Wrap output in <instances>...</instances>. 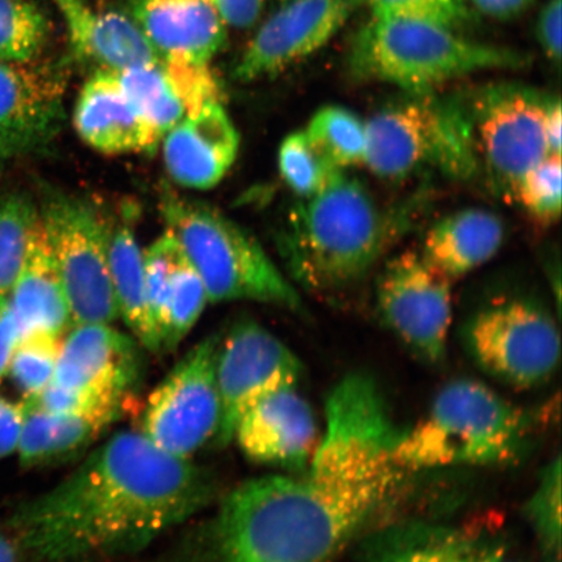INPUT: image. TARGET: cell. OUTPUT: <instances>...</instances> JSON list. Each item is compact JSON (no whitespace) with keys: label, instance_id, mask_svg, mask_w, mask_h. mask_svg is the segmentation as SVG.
<instances>
[{"label":"cell","instance_id":"obj_1","mask_svg":"<svg viewBox=\"0 0 562 562\" xmlns=\"http://www.w3.org/2000/svg\"><path fill=\"white\" fill-rule=\"evenodd\" d=\"M215 481L143 434L122 431L5 524L20 559L87 562L144 550L206 508Z\"/></svg>","mask_w":562,"mask_h":562},{"label":"cell","instance_id":"obj_2","mask_svg":"<svg viewBox=\"0 0 562 562\" xmlns=\"http://www.w3.org/2000/svg\"><path fill=\"white\" fill-rule=\"evenodd\" d=\"M403 477L353 481L307 470L246 481L223 497L200 562H334L385 508Z\"/></svg>","mask_w":562,"mask_h":562},{"label":"cell","instance_id":"obj_3","mask_svg":"<svg viewBox=\"0 0 562 562\" xmlns=\"http://www.w3.org/2000/svg\"><path fill=\"white\" fill-rule=\"evenodd\" d=\"M397 226L360 179L337 171L294 207L281 246L299 283L314 292H339L368 277Z\"/></svg>","mask_w":562,"mask_h":562},{"label":"cell","instance_id":"obj_4","mask_svg":"<svg viewBox=\"0 0 562 562\" xmlns=\"http://www.w3.org/2000/svg\"><path fill=\"white\" fill-rule=\"evenodd\" d=\"M532 419L488 385L456 379L439 391L427 416L403 431L395 461L405 472L505 465L525 452Z\"/></svg>","mask_w":562,"mask_h":562},{"label":"cell","instance_id":"obj_5","mask_svg":"<svg viewBox=\"0 0 562 562\" xmlns=\"http://www.w3.org/2000/svg\"><path fill=\"white\" fill-rule=\"evenodd\" d=\"M160 211L205 285L209 301H256L304 313L296 288L262 245L221 211L168 191Z\"/></svg>","mask_w":562,"mask_h":562},{"label":"cell","instance_id":"obj_6","mask_svg":"<svg viewBox=\"0 0 562 562\" xmlns=\"http://www.w3.org/2000/svg\"><path fill=\"white\" fill-rule=\"evenodd\" d=\"M349 63L351 74L362 80L428 94L481 70L522 67L527 59L509 48L468 41L445 26L372 18L358 33Z\"/></svg>","mask_w":562,"mask_h":562},{"label":"cell","instance_id":"obj_7","mask_svg":"<svg viewBox=\"0 0 562 562\" xmlns=\"http://www.w3.org/2000/svg\"><path fill=\"white\" fill-rule=\"evenodd\" d=\"M364 166L378 178L405 180L424 171L467 181L480 175L468 102L412 94L367 121Z\"/></svg>","mask_w":562,"mask_h":562},{"label":"cell","instance_id":"obj_8","mask_svg":"<svg viewBox=\"0 0 562 562\" xmlns=\"http://www.w3.org/2000/svg\"><path fill=\"white\" fill-rule=\"evenodd\" d=\"M38 210L65 288L70 327L111 325L119 308L110 276L109 217L82 196L56 192Z\"/></svg>","mask_w":562,"mask_h":562},{"label":"cell","instance_id":"obj_9","mask_svg":"<svg viewBox=\"0 0 562 562\" xmlns=\"http://www.w3.org/2000/svg\"><path fill=\"white\" fill-rule=\"evenodd\" d=\"M403 431L374 379L346 375L327 397L326 431L308 472L357 481L396 473L403 470L395 461Z\"/></svg>","mask_w":562,"mask_h":562},{"label":"cell","instance_id":"obj_10","mask_svg":"<svg viewBox=\"0 0 562 562\" xmlns=\"http://www.w3.org/2000/svg\"><path fill=\"white\" fill-rule=\"evenodd\" d=\"M462 339L477 367L518 390L546 383L559 368L558 323L529 299L502 300L481 308L463 326Z\"/></svg>","mask_w":562,"mask_h":562},{"label":"cell","instance_id":"obj_11","mask_svg":"<svg viewBox=\"0 0 562 562\" xmlns=\"http://www.w3.org/2000/svg\"><path fill=\"white\" fill-rule=\"evenodd\" d=\"M553 98L521 86L483 89L468 102L480 172L515 202L522 176L548 156L546 121Z\"/></svg>","mask_w":562,"mask_h":562},{"label":"cell","instance_id":"obj_12","mask_svg":"<svg viewBox=\"0 0 562 562\" xmlns=\"http://www.w3.org/2000/svg\"><path fill=\"white\" fill-rule=\"evenodd\" d=\"M220 341L221 336L213 335L196 344L147 398L139 432L161 451L182 460H191L220 431Z\"/></svg>","mask_w":562,"mask_h":562},{"label":"cell","instance_id":"obj_13","mask_svg":"<svg viewBox=\"0 0 562 562\" xmlns=\"http://www.w3.org/2000/svg\"><path fill=\"white\" fill-rule=\"evenodd\" d=\"M452 284L420 250L393 257L376 281V308L385 326L427 363L438 364L447 356Z\"/></svg>","mask_w":562,"mask_h":562},{"label":"cell","instance_id":"obj_14","mask_svg":"<svg viewBox=\"0 0 562 562\" xmlns=\"http://www.w3.org/2000/svg\"><path fill=\"white\" fill-rule=\"evenodd\" d=\"M301 375L300 358L269 329L252 321L232 327L216 356L222 419L215 445H229L250 407L273 392L296 386Z\"/></svg>","mask_w":562,"mask_h":562},{"label":"cell","instance_id":"obj_15","mask_svg":"<svg viewBox=\"0 0 562 562\" xmlns=\"http://www.w3.org/2000/svg\"><path fill=\"white\" fill-rule=\"evenodd\" d=\"M68 76L58 61H0V165L37 149L55 135Z\"/></svg>","mask_w":562,"mask_h":562},{"label":"cell","instance_id":"obj_16","mask_svg":"<svg viewBox=\"0 0 562 562\" xmlns=\"http://www.w3.org/2000/svg\"><path fill=\"white\" fill-rule=\"evenodd\" d=\"M358 0H284L250 41L235 70L238 80L283 74L305 60L347 24Z\"/></svg>","mask_w":562,"mask_h":562},{"label":"cell","instance_id":"obj_17","mask_svg":"<svg viewBox=\"0 0 562 562\" xmlns=\"http://www.w3.org/2000/svg\"><path fill=\"white\" fill-rule=\"evenodd\" d=\"M139 344L111 325L72 327L60 342L54 384L126 405L143 375Z\"/></svg>","mask_w":562,"mask_h":562},{"label":"cell","instance_id":"obj_18","mask_svg":"<svg viewBox=\"0 0 562 562\" xmlns=\"http://www.w3.org/2000/svg\"><path fill=\"white\" fill-rule=\"evenodd\" d=\"M234 440L252 462L301 472L318 446V424L297 385L288 386L250 407L238 420Z\"/></svg>","mask_w":562,"mask_h":562},{"label":"cell","instance_id":"obj_19","mask_svg":"<svg viewBox=\"0 0 562 562\" xmlns=\"http://www.w3.org/2000/svg\"><path fill=\"white\" fill-rule=\"evenodd\" d=\"M164 160L176 184L209 191L226 178L240 149V136L222 103L207 105L165 133Z\"/></svg>","mask_w":562,"mask_h":562},{"label":"cell","instance_id":"obj_20","mask_svg":"<svg viewBox=\"0 0 562 562\" xmlns=\"http://www.w3.org/2000/svg\"><path fill=\"white\" fill-rule=\"evenodd\" d=\"M74 125L83 143L109 156L151 153L164 138L138 114L110 70H97L81 89Z\"/></svg>","mask_w":562,"mask_h":562},{"label":"cell","instance_id":"obj_21","mask_svg":"<svg viewBox=\"0 0 562 562\" xmlns=\"http://www.w3.org/2000/svg\"><path fill=\"white\" fill-rule=\"evenodd\" d=\"M65 20L72 52L97 70H121L161 58L135 20L116 12L95 11L86 0H53Z\"/></svg>","mask_w":562,"mask_h":562},{"label":"cell","instance_id":"obj_22","mask_svg":"<svg viewBox=\"0 0 562 562\" xmlns=\"http://www.w3.org/2000/svg\"><path fill=\"white\" fill-rule=\"evenodd\" d=\"M132 19L160 58L209 63L227 38V25L206 0H136Z\"/></svg>","mask_w":562,"mask_h":562},{"label":"cell","instance_id":"obj_23","mask_svg":"<svg viewBox=\"0 0 562 562\" xmlns=\"http://www.w3.org/2000/svg\"><path fill=\"white\" fill-rule=\"evenodd\" d=\"M7 299L21 336L35 331L61 336L70 327L65 288L41 220L32 229L23 265Z\"/></svg>","mask_w":562,"mask_h":562},{"label":"cell","instance_id":"obj_24","mask_svg":"<svg viewBox=\"0 0 562 562\" xmlns=\"http://www.w3.org/2000/svg\"><path fill=\"white\" fill-rule=\"evenodd\" d=\"M504 237V223L496 214L484 209H463L434 224L420 252L454 281L494 258Z\"/></svg>","mask_w":562,"mask_h":562},{"label":"cell","instance_id":"obj_25","mask_svg":"<svg viewBox=\"0 0 562 562\" xmlns=\"http://www.w3.org/2000/svg\"><path fill=\"white\" fill-rule=\"evenodd\" d=\"M484 543L461 527L407 522L371 536L362 547V562H476Z\"/></svg>","mask_w":562,"mask_h":562},{"label":"cell","instance_id":"obj_26","mask_svg":"<svg viewBox=\"0 0 562 562\" xmlns=\"http://www.w3.org/2000/svg\"><path fill=\"white\" fill-rule=\"evenodd\" d=\"M21 407L23 426L16 453L25 468L54 465L75 459L112 424L108 419L52 413L34 398L24 400Z\"/></svg>","mask_w":562,"mask_h":562},{"label":"cell","instance_id":"obj_27","mask_svg":"<svg viewBox=\"0 0 562 562\" xmlns=\"http://www.w3.org/2000/svg\"><path fill=\"white\" fill-rule=\"evenodd\" d=\"M109 263L119 316H122L140 346L159 351L146 304L144 251L126 214L121 222L110 220Z\"/></svg>","mask_w":562,"mask_h":562},{"label":"cell","instance_id":"obj_28","mask_svg":"<svg viewBox=\"0 0 562 562\" xmlns=\"http://www.w3.org/2000/svg\"><path fill=\"white\" fill-rule=\"evenodd\" d=\"M312 143L336 170L364 166L368 150L367 122L341 105H325L304 128Z\"/></svg>","mask_w":562,"mask_h":562},{"label":"cell","instance_id":"obj_29","mask_svg":"<svg viewBox=\"0 0 562 562\" xmlns=\"http://www.w3.org/2000/svg\"><path fill=\"white\" fill-rule=\"evenodd\" d=\"M138 114L161 136L186 119L184 105L176 95L160 60L115 72Z\"/></svg>","mask_w":562,"mask_h":562},{"label":"cell","instance_id":"obj_30","mask_svg":"<svg viewBox=\"0 0 562 562\" xmlns=\"http://www.w3.org/2000/svg\"><path fill=\"white\" fill-rule=\"evenodd\" d=\"M52 24L46 13L31 0H0V61L41 58Z\"/></svg>","mask_w":562,"mask_h":562},{"label":"cell","instance_id":"obj_31","mask_svg":"<svg viewBox=\"0 0 562 562\" xmlns=\"http://www.w3.org/2000/svg\"><path fill=\"white\" fill-rule=\"evenodd\" d=\"M38 220V206L26 194H0V296H9Z\"/></svg>","mask_w":562,"mask_h":562},{"label":"cell","instance_id":"obj_32","mask_svg":"<svg viewBox=\"0 0 562 562\" xmlns=\"http://www.w3.org/2000/svg\"><path fill=\"white\" fill-rule=\"evenodd\" d=\"M184 257L180 244L168 229L144 251L146 304L159 351L164 350V335L176 273Z\"/></svg>","mask_w":562,"mask_h":562},{"label":"cell","instance_id":"obj_33","mask_svg":"<svg viewBox=\"0 0 562 562\" xmlns=\"http://www.w3.org/2000/svg\"><path fill=\"white\" fill-rule=\"evenodd\" d=\"M561 470L560 457L548 463L525 507L543 562H561Z\"/></svg>","mask_w":562,"mask_h":562},{"label":"cell","instance_id":"obj_34","mask_svg":"<svg viewBox=\"0 0 562 562\" xmlns=\"http://www.w3.org/2000/svg\"><path fill=\"white\" fill-rule=\"evenodd\" d=\"M278 167L281 179L301 200L318 193L339 171L323 156L304 130L293 132L281 140Z\"/></svg>","mask_w":562,"mask_h":562},{"label":"cell","instance_id":"obj_35","mask_svg":"<svg viewBox=\"0 0 562 562\" xmlns=\"http://www.w3.org/2000/svg\"><path fill=\"white\" fill-rule=\"evenodd\" d=\"M59 350L60 336L35 331L20 337L7 375L23 393L24 400L38 397L53 382Z\"/></svg>","mask_w":562,"mask_h":562},{"label":"cell","instance_id":"obj_36","mask_svg":"<svg viewBox=\"0 0 562 562\" xmlns=\"http://www.w3.org/2000/svg\"><path fill=\"white\" fill-rule=\"evenodd\" d=\"M561 192V156L548 154L519 180L515 202L521 205L531 220L550 226L560 220Z\"/></svg>","mask_w":562,"mask_h":562},{"label":"cell","instance_id":"obj_37","mask_svg":"<svg viewBox=\"0 0 562 562\" xmlns=\"http://www.w3.org/2000/svg\"><path fill=\"white\" fill-rule=\"evenodd\" d=\"M207 302L205 285L191 262L184 257L175 278L164 335V350L178 347L181 340L192 331L205 311Z\"/></svg>","mask_w":562,"mask_h":562},{"label":"cell","instance_id":"obj_38","mask_svg":"<svg viewBox=\"0 0 562 562\" xmlns=\"http://www.w3.org/2000/svg\"><path fill=\"white\" fill-rule=\"evenodd\" d=\"M161 68L170 80L176 95L184 105L186 117L199 115L207 105L221 103L222 91L209 63L165 56Z\"/></svg>","mask_w":562,"mask_h":562},{"label":"cell","instance_id":"obj_39","mask_svg":"<svg viewBox=\"0 0 562 562\" xmlns=\"http://www.w3.org/2000/svg\"><path fill=\"white\" fill-rule=\"evenodd\" d=\"M367 3L376 19L422 21L452 31L469 20L463 0H367Z\"/></svg>","mask_w":562,"mask_h":562},{"label":"cell","instance_id":"obj_40","mask_svg":"<svg viewBox=\"0 0 562 562\" xmlns=\"http://www.w3.org/2000/svg\"><path fill=\"white\" fill-rule=\"evenodd\" d=\"M561 0H550L538 20V37L543 50L554 63L561 59Z\"/></svg>","mask_w":562,"mask_h":562},{"label":"cell","instance_id":"obj_41","mask_svg":"<svg viewBox=\"0 0 562 562\" xmlns=\"http://www.w3.org/2000/svg\"><path fill=\"white\" fill-rule=\"evenodd\" d=\"M227 26L249 27L261 16L265 0H206Z\"/></svg>","mask_w":562,"mask_h":562},{"label":"cell","instance_id":"obj_42","mask_svg":"<svg viewBox=\"0 0 562 562\" xmlns=\"http://www.w3.org/2000/svg\"><path fill=\"white\" fill-rule=\"evenodd\" d=\"M21 426H23V407L12 404L0 396V461L16 453Z\"/></svg>","mask_w":562,"mask_h":562},{"label":"cell","instance_id":"obj_43","mask_svg":"<svg viewBox=\"0 0 562 562\" xmlns=\"http://www.w3.org/2000/svg\"><path fill=\"white\" fill-rule=\"evenodd\" d=\"M21 333L9 299L0 296V383L7 376L11 357L20 340Z\"/></svg>","mask_w":562,"mask_h":562},{"label":"cell","instance_id":"obj_44","mask_svg":"<svg viewBox=\"0 0 562 562\" xmlns=\"http://www.w3.org/2000/svg\"><path fill=\"white\" fill-rule=\"evenodd\" d=\"M477 10L491 18L509 20L530 9L533 0H472Z\"/></svg>","mask_w":562,"mask_h":562},{"label":"cell","instance_id":"obj_45","mask_svg":"<svg viewBox=\"0 0 562 562\" xmlns=\"http://www.w3.org/2000/svg\"><path fill=\"white\" fill-rule=\"evenodd\" d=\"M546 140L548 154L561 156L562 145V114L559 98H553L550 111L546 121Z\"/></svg>","mask_w":562,"mask_h":562},{"label":"cell","instance_id":"obj_46","mask_svg":"<svg viewBox=\"0 0 562 562\" xmlns=\"http://www.w3.org/2000/svg\"><path fill=\"white\" fill-rule=\"evenodd\" d=\"M476 562H522L512 557L508 547L501 543H484Z\"/></svg>","mask_w":562,"mask_h":562},{"label":"cell","instance_id":"obj_47","mask_svg":"<svg viewBox=\"0 0 562 562\" xmlns=\"http://www.w3.org/2000/svg\"><path fill=\"white\" fill-rule=\"evenodd\" d=\"M20 553L10 533L0 530V562H19Z\"/></svg>","mask_w":562,"mask_h":562}]
</instances>
